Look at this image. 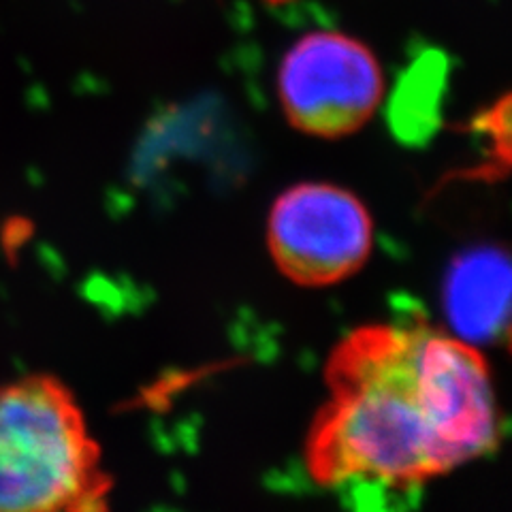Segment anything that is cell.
<instances>
[{
    "mask_svg": "<svg viewBox=\"0 0 512 512\" xmlns=\"http://www.w3.org/2000/svg\"><path fill=\"white\" fill-rule=\"evenodd\" d=\"M510 267L493 248H478L457 259L444 284L448 323L463 342H493L508 329Z\"/></svg>",
    "mask_w": 512,
    "mask_h": 512,
    "instance_id": "5b68a950",
    "label": "cell"
},
{
    "mask_svg": "<svg viewBox=\"0 0 512 512\" xmlns=\"http://www.w3.org/2000/svg\"><path fill=\"white\" fill-rule=\"evenodd\" d=\"M271 5H284V3H291V0H267Z\"/></svg>",
    "mask_w": 512,
    "mask_h": 512,
    "instance_id": "8992f818",
    "label": "cell"
},
{
    "mask_svg": "<svg viewBox=\"0 0 512 512\" xmlns=\"http://www.w3.org/2000/svg\"><path fill=\"white\" fill-rule=\"evenodd\" d=\"M325 384L329 399L306 440V466L318 485H423L500 442L485 357L429 325L350 331L331 350Z\"/></svg>",
    "mask_w": 512,
    "mask_h": 512,
    "instance_id": "6da1fadb",
    "label": "cell"
},
{
    "mask_svg": "<svg viewBox=\"0 0 512 512\" xmlns=\"http://www.w3.org/2000/svg\"><path fill=\"white\" fill-rule=\"evenodd\" d=\"M114 478L67 382L0 384V512H111Z\"/></svg>",
    "mask_w": 512,
    "mask_h": 512,
    "instance_id": "7a4b0ae2",
    "label": "cell"
},
{
    "mask_svg": "<svg viewBox=\"0 0 512 512\" xmlns=\"http://www.w3.org/2000/svg\"><path fill=\"white\" fill-rule=\"evenodd\" d=\"M384 94V75L370 47L344 32L301 37L282 58L278 96L297 131L340 139L372 120Z\"/></svg>",
    "mask_w": 512,
    "mask_h": 512,
    "instance_id": "3957f363",
    "label": "cell"
},
{
    "mask_svg": "<svg viewBox=\"0 0 512 512\" xmlns=\"http://www.w3.org/2000/svg\"><path fill=\"white\" fill-rule=\"evenodd\" d=\"M267 246L291 282L333 286L359 274L372 256L374 220L355 192L327 182L297 184L271 207Z\"/></svg>",
    "mask_w": 512,
    "mask_h": 512,
    "instance_id": "277c9868",
    "label": "cell"
}]
</instances>
